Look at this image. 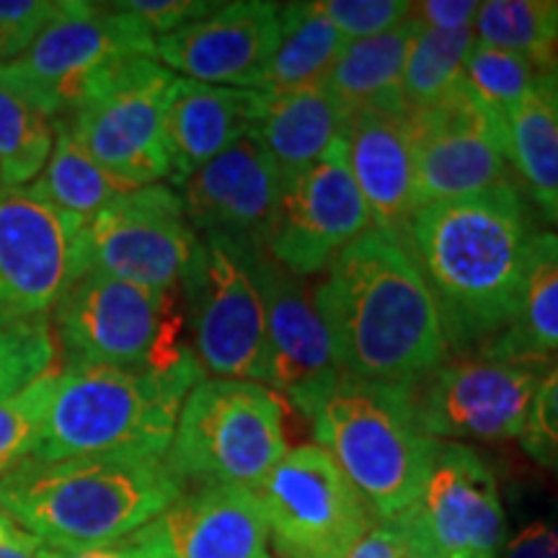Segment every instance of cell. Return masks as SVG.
Returning a JSON list of instances; mask_svg holds the SVG:
<instances>
[{"instance_id": "6da1fadb", "label": "cell", "mask_w": 558, "mask_h": 558, "mask_svg": "<svg viewBox=\"0 0 558 558\" xmlns=\"http://www.w3.org/2000/svg\"><path fill=\"white\" fill-rule=\"evenodd\" d=\"M533 235L514 181L411 215L399 239L435 298L452 352L484 347L514 318Z\"/></svg>"}, {"instance_id": "7a4b0ae2", "label": "cell", "mask_w": 558, "mask_h": 558, "mask_svg": "<svg viewBox=\"0 0 558 558\" xmlns=\"http://www.w3.org/2000/svg\"><path fill=\"white\" fill-rule=\"evenodd\" d=\"M313 288L344 378L414 388L448 360L437 303L399 235L369 228Z\"/></svg>"}, {"instance_id": "3957f363", "label": "cell", "mask_w": 558, "mask_h": 558, "mask_svg": "<svg viewBox=\"0 0 558 558\" xmlns=\"http://www.w3.org/2000/svg\"><path fill=\"white\" fill-rule=\"evenodd\" d=\"M181 494L166 458L26 460L0 478V509L47 548L114 546Z\"/></svg>"}, {"instance_id": "277c9868", "label": "cell", "mask_w": 558, "mask_h": 558, "mask_svg": "<svg viewBox=\"0 0 558 558\" xmlns=\"http://www.w3.org/2000/svg\"><path fill=\"white\" fill-rule=\"evenodd\" d=\"M205 378L190 357L173 369L65 365L58 375L45 432L29 460L166 458L179 411Z\"/></svg>"}, {"instance_id": "5b68a950", "label": "cell", "mask_w": 558, "mask_h": 558, "mask_svg": "<svg viewBox=\"0 0 558 558\" xmlns=\"http://www.w3.org/2000/svg\"><path fill=\"white\" fill-rule=\"evenodd\" d=\"M311 422L375 520H396L414 505L439 439L418 427L411 388L344 378Z\"/></svg>"}, {"instance_id": "8992f818", "label": "cell", "mask_w": 558, "mask_h": 558, "mask_svg": "<svg viewBox=\"0 0 558 558\" xmlns=\"http://www.w3.org/2000/svg\"><path fill=\"white\" fill-rule=\"evenodd\" d=\"M284 407L262 383L202 378L179 411L166 465L184 488L256 492L288 452Z\"/></svg>"}, {"instance_id": "52a82bcc", "label": "cell", "mask_w": 558, "mask_h": 558, "mask_svg": "<svg viewBox=\"0 0 558 558\" xmlns=\"http://www.w3.org/2000/svg\"><path fill=\"white\" fill-rule=\"evenodd\" d=\"M50 324L68 365L163 373L194 357L179 290H145L101 271H86L70 284Z\"/></svg>"}, {"instance_id": "ba28073f", "label": "cell", "mask_w": 558, "mask_h": 558, "mask_svg": "<svg viewBox=\"0 0 558 558\" xmlns=\"http://www.w3.org/2000/svg\"><path fill=\"white\" fill-rule=\"evenodd\" d=\"M153 50L156 37L132 13L111 3L68 0L29 50L0 65V78L54 122L73 114L111 68L153 58Z\"/></svg>"}, {"instance_id": "9c48e42d", "label": "cell", "mask_w": 558, "mask_h": 558, "mask_svg": "<svg viewBox=\"0 0 558 558\" xmlns=\"http://www.w3.org/2000/svg\"><path fill=\"white\" fill-rule=\"evenodd\" d=\"M190 349L205 378L269 388L267 308L251 256L199 241L179 284Z\"/></svg>"}, {"instance_id": "30bf717a", "label": "cell", "mask_w": 558, "mask_h": 558, "mask_svg": "<svg viewBox=\"0 0 558 558\" xmlns=\"http://www.w3.org/2000/svg\"><path fill=\"white\" fill-rule=\"evenodd\" d=\"M177 75L156 58H130L109 70L70 117V135L132 190L169 177L166 109Z\"/></svg>"}, {"instance_id": "8fae6325", "label": "cell", "mask_w": 558, "mask_h": 558, "mask_svg": "<svg viewBox=\"0 0 558 558\" xmlns=\"http://www.w3.org/2000/svg\"><path fill=\"white\" fill-rule=\"evenodd\" d=\"M548 365L486 349L448 357L411 388L418 427L439 442L460 445L520 437Z\"/></svg>"}, {"instance_id": "7c38bea8", "label": "cell", "mask_w": 558, "mask_h": 558, "mask_svg": "<svg viewBox=\"0 0 558 558\" xmlns=\"http://www.w3.org/2000/svg\"><path fill=\"white\" fill-rule=\"evenodd\" d=\"M254 494L279 558H344L375 522L320 445L284 452Z\"/></svg>"}, {"instance_id": "4fadbf2b", "label": "cell", "mask_w": 558, "mask_h": 558, "mask_svg": "<svg viewBox=\"0 0 558 558\" xmlns=\"http://www.w3.org/2000/svg\"><path fill=\"white\" fill-rule=\"evenodd\" d=\"M396 525L409 558H497L509 527L497 473L469 445L439 442L422 494Z\"/></svg>"}, {"instance_id": "5bb4252c", "label": "cell", "mask_w": 558, "mask_h": 558, "mask_svg": "<svg viewBox=\"0 0 558 558\" xmlns=\"http://www.w3.org/2000/svg\"><path fill=\"white\" fill-rule=\"evenodd\" d=\"M197 243L171 186H140L86 222L78 241V277L101 271L137 288L171 292L179 290Z\"/></svg>"}, {"instance_id": "9a60e30c", "label": "cell", "mask_w": 558, "mask_h": 558, "mask_svg": "<svg viewBox=\"0 0 558 558\" xmlns=\"http://www.w3.org/2000/svg\"><path fill=\"white\" fill-rule=\"evenodd\" d=\"M373 228L369 209L347 166L344 140L282 186L267 254L290 275L326 271L347 246Z\"/></svg>"}, {"instance_id": "2e32d148", "label": "cell", "mask_w": 558, "mask_h": 558, "mask_svg": "<svg viewBox=\"0 0 558 558\" xmlns=\"http://www.w3.org/2000/svg\"><path fill=\"white\" fill-rule=\"evenodd\" d=\"M83 228L32 186H0V311L50 316L78 279Z\"/></svg>"}, {"instance_id": "e0dca14e", "label": "cell", "mask_w": 558, "mask_h": 558, "mask_svg": "<svg viewBox=\"0 0 558 558\" xmlns=\"http://www.w3.org/2000/svg\"><path fill=\"white\" fill-rule=\"evenodd\" d=\"M409 114L418 207L509 184L505 122L481 107L465 83Z\"/></svg>"}, {"instance_id": "ac0fdd59", "label": "cell", "mask_w": 558, "mask_h": 558, "mask_svg": "<svg viewBox=\"0 0 558 558\" xmlns=\"http://www.w3.org/2000/svg\"><path fill=\"white\" fill-rule=\"evenodd\" d=\"M282 186V173L254 130L181 181L177 194L199 241L256 256L267 254Z\"/></svg>"}, {"instance_id": "d6986e66", "label": "cell", "mask_w": 558, "mask_h": 558, "mask_svg": "<svg viewBox=\"0 0 558 558\" xmlns=\"http://www.w3.org/2000/svg\"><path fill=\"white\" fill-rule=\"evenodd\" d=\"M251 269L267 308L269 386L313 418L344 380L329 329L316 308V288L279 267L269 254L251 256Z\"/></svg>"}, {"instance_id": "ffe728a7", "label": "cell", "mask_w": 558, "mask_h": 558, "mask_svg": "<svg viewBox=\"0 0 558 558\" xmlns=\"http://www.w3.org/2000/svg\"><path fill=\"white\" fill-rule=\"evenodd\" d=\"M279 11L282 5L267 0L218 3L207 16L158 37L153 58L181 78L256 90L277 50Z\"/></svg>"}, {"instance_id": "44dd1931", "label": "cell", "mask_w": 558, "mask_h": 558, "mask_svg": "<svg viewBox=\"0 0 558 558\" xmlns=\"http://www.w3.org/2000/svg\"><path fill=\"white\" fill-rule=\"evenodd\" d=\"M130 541L150 558H271L259 499L233 486L184 488Z\"/></svg>"}, {"instance_id": "7402d4cb", "label": "cell", "mask_w": 558, "mask_h": 558, "mask_svg": "<svg viewBox=\"0 0 558 558\" xmlns=\"http://www.w3.org/2000/svg\"><path fill=\"white\" fill-rule=\"evenodd\" d=\"M341 140L373 228L401 235L418 209L411 114L403 104L362 109L349 117Z\"/></svg>"}, {"instance_id": "603a6c76", "label": "cell", "mask_w": 558, "mask_h": 558, "mask_svg": "<svg viewBox=\"0 0 558 558\" xmlns=\"http://www.w3.org/2000/svg\"><path fill=\"white\" fill-rule=\"evenodd\" d=\"M267 96L251 88L177 78L166 109V150L173 186L259 128Z\"/></svg>"}, {"instance_id": "cb8c5ba5", "label": "cell", "mask_w": 558, "mask_h": 558, "mask_svg": "<svg viewBox=\"0 0 558 558\" xmlns=\"http://www.w3.org/2000/svg\"><path fill=\"white\" fill-rule=\"evenodd\" d=\"M347 122L349 114L341 101L326 83H318L290 94L267 96V111L256 135L288 184L344 137Z\"/></svg>"}, {"instance_id": "d4e9b609", "label": "cell", "mask_w": 558, "mask_h": 558, "mask_svg": "<svg viewBox=\"0 0 558 558\" xmlns=\"http://www.w3.org/2000/svg\"><path fill=\"white\" fill-rule=\"evenodd\" d=\"M481 349L509 360L558 357V233L535 230L514 318Z\"/></svg>"}, {"instance_id": "484cf974", "label": "cell", "mask_w": 558, "mask_h": 558, "mask_svg": "<svg viewBox=\"0 0 558 558\" xmlns=\"http://www.w3.org/2000/svg\"><path fill=\"white\" fill-rule=\"evenodd\" d=\"M418 29V21L409 16L378 37L347 41L326 86L349 117L369 107L401 104L403 70Z\"/></svg>"}, {"instance_id": "4316f807", "label": "cell", "mask_w": 558, "mask_h": 558, "mask_svg": "<svg viewBox=\"0 0 558 558\" xmlns=\"http://www.w3.org/2000/svg\"><path fill=\"white\" fill-rule=\"evenodd\" d=\"M277 50L259 83V94L279 96L329 81L347 37L316 9V3H284Z\"/></svg>"}, {"instance_id": "83f0119b", "label": "cell", "mask_w": 558, "mask_h": 558, "mask_svg": "<svg viewBox=\"0 0 558 558\" xmlns=\"http://www.w3.org/2000/svg\"><path fill=\"white\" fill-rule=\"evenodd\" d=\"M507 160L535 199L558 192V68L535 75L505 120Z\"/></svg>"}, {"instance_id": "f1b7e54d", "label": "cell", "mask_w": 558, "mask_h": 558, "mask_svg": "<svg viewBox=\"0 0 558 558\" xmlns=\"http://www.w3.org/2000/svg\"><path fill=\"white\" fill-rule=\"evenodd\" d=\"M52 124V153L45 169L29 186L62 213L73 215L81 222H90L117 197L132 192V186L96 163L70 135L65 120H54Z\"/></svg>"}, {"instance_id": "f546056e", "label": "cell", "mask_w": 558, "mask_h": 558, "mask_svg": "<svg viewBox=\"0 0 558 558\" xmlns=\"http://www.w3.org/2000/svg\"><path fill=\"white\" fill-rule=\"evenodd\" d=\"M473 34L481 45L530 60L538 73L558 68V0H486Z\"/></svg>"}, {"instance_id": "4dcf8cb0", "label": "cell", "mask_w": 558, "mask_h": 558, "mask_svg": "<svg viewBox=\"0 0 558 558\" xmlns=\"http://www.w3.org/2000/svg\"><path fill=\"white\" fill-rule=\"evenodd\" d=\"M473 45H476L473 29H418L401 81L403 109H427L456 90L463 83L465 62Z\"/></svg>"}, {"instance_id": "1f68e13d", "label": "cell", "mask_w": 558, "mask_h": 558, "mask_svg": "<svg viewBox=\"0 0 558 558\" xmlns=\"http://www.w3.org/2000/svg\"><path fill=\"white\" fill-rule=\"evenodd\" d=\"M54 124L0 78V186H29L47 166Z\"/></svg>"}, {"instance_id": "d6a6232c", "label": "cell", "mask_w": 558, "mask_h": 558, "mask_svg": "<svg viewBox=\"0 0 558 558\" xmlns=\"http://www.w3.org/2000/svg\"><path fill=\"white\" fill-rule=\"evenodd\" d=\"M58 360L50 316L0 311V401L50 373Z\"/></svg>"}, {"instance_id": "836d02e7", "label": "cell", "mask_w": 558, "mask_h": 558, "mask_svg": "<svg viewBox=\"0 0 558 558\" xmlns=\"http://www.w3.org/2000/svg\"><path fill=\"white\" fill-rule=\"evenodd\" d=\"M58 375L60 367H52L16 396L0 401V478L16 471L37 450Z\"/></svg>"}, {"instance_id": "e575fe53", "label": "cell", "mask_w": 558, "mask_h": 558, "mask_svg": "<svg viewBox=\"0 0 558 558\" xmlns=\"http://www.w3.org/2000/svg\"><path fill=\"white\" fill-rule=\"evenodd\" d=\"M535 75H538V70L530 60L476 41L469 54V62H465L463 83L476 96L481 107L505 122L509 109L533 86Z\"/></svg>"}, {"instance_id": "d590c367", "label": "cell", "mask_w": 558, "mask_h": 558, "mask_svg": "<svg viewBox=\"0 0 558 558\" xmlns=\"http://www.w3.org/2000/svg\"><path fill=\"white\" fill-rule=\"evenodd\" d=\"M520 442L522 450L558 481V360L543 373Z\"/></svg>"}, {"instance_id": "8d00e7d4", "label": "cell", "mask_w": 558, "mask_h": 558, "mask_svg": "<svg viewBox=\"0 0 558 558\" xmlns=\"http://www.w3.org/2000/svg\"><path fill=\"white\" fill-rule=\"evenodd\" d=\"M316 9L349 41L378 37L411 16V3L399 0H318Z\"/></svg>"}, {"instance_id": "74e56055", "label": "cell", "mask_w": 558, "mask_h": 558, "mask_svg": "<svg viewBox=\"0 0 558 558\" xmlns=\"http://www.w3.org/2000/svg\"><path fill=\"white\" fill-rule=\"evenodd\" d=\"M68 0H0V65L21 58Z\"/></svg>"}, {"instance_id": "f35d334b", "label": "cell", "mask_w": 558, "mask_h": 558, "mask_svg": "<svg viewBox=\"0 0 558 558\" xmlns=\"http://www.w3.org/2000/svg\"><path fill=\"white\" fill-rule=\"evenodd\" d=\"M497 558H558V507L543 509L507 527Z\"/></svg>"}, {"instance_id": "ab89813d", "label": "cell", "mask_w": 558, "mask_h": 558, "mask_svg": "<svg viewBox=\"0 0 558 558\" xmlns=\"http://www.w3.org/2000/svg\"><path fill=\"white\" fill-rule=\"evenodd\" d=\"M111 5L143 21L145 29L158 39L207 16L218 3H207V0H122V3Z\"/></svg>"}, {"instance_id": "60d3db41", "label": "cell", "mask_w": 558, "mask_h": 558, "mask_svg": "<svg viewBox=\"0 0 558 558\" xmlns=\"http://www.w3.org/2000/svg\"><path fill=\"white\" fill-rule=\"evenodd\" d=\"M478 9V0H422V3H411V16L418 21L422 29L460 32L473 29Z\"/></svg>"}, {"instance_id": "b9f144b4", "label": "cell", "mask_w": 558, "mask_h": 558, "mask_svg": "<svg viewBox=\"0 0 558 558\" xmlns=\"http://www.w3.org/2000/svg\"><path fill=\"white\" fill-rule=\"evenodd\" d=\"M344 558H409V548L396 520H375Z\"/></svg>"}, {"instance_id": "7bdbcfd3", "label": "cell", "mask_w": 558, "mask_h": 558, "mask_svg": "<svg viewBox=\"0 0 558 558\" xmlns=\"http://www.w3.org/2000/svg\"><path fill=\"white\" fill-rule=\"evenodd\" d=\"M39 558H150L145 550H140L130 538H124L114 546L104 548H47L41 546Z\"/></svg>"}, {"instance_id": "ee69618b", "label": "cell", "mask_w": 558, "mask_h": 558, "mask_svg": "<svg viewBox=\"0 0 558 558\" xmlns=\"http://www.w3.org/2000/svg\"><path fill=\"white\" fill-rule=\"evenodd\" d=\"M41 543L37 538L24 543H5L0 546V558H39Z\"/></svg>"}, {"instance_id": "f6af8a7d", "label": "cell", "mask_w": 558, "mask_h": 558, "mask_svg": "<svg viewBox=\"0 0 558 558\" xmlns=\"http://www.w3.org/2000/svg\"><path fill=\"white\" fill-rule=\"evenodd\" d=\"M24 541H32V535L24 533V530H21L16 522L0 509V546H5V543H24Z\"/></svg>"}, {"instance_id": "bcb514c9", "label": "cell", "mask_w": 558, "mask_h": 558, "mask_svg": "<svg viewBox=\"0 0 558 558\" xmlns=\"http://www.w3.org/2000/svg\"><path fill=\"white\" fill-rule=\"evenodd\" d=\"M535 202H538V205L543 207V213H546V218L558 228V192L548 194V197H543V199H535Z\"/></svg>"}]
</instances>
